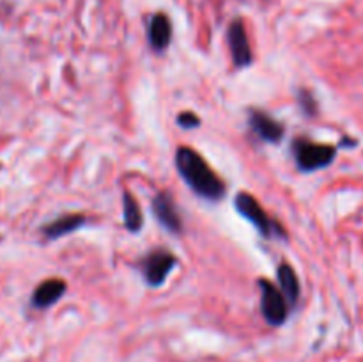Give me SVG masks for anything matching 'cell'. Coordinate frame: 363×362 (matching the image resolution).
<instances>
[{
  "instance_id": "obj_1",
  "label": "cell",
  "mask_w": 363,
  "mask_h": 362,
  "mask_svg": "<svg viewBox=\"0 0 363 362\" xmlns=\"http://www.w3.org/2000/svg\"><path fill=\"white\" fill-rule=\"evenodd\" d=\"M176 167L188 187L201 197L209 199V201H220L225 194V185L222 183V180L206 163V160L191 148L177 149Z\"/></svg>"
},
{
  "instance_id": "obj_2",
  "label": "cell",
  "mask_w": 363,
  "mask_h": 362,
  "mask_svg": "<svg viewBox=\"0 0 363 362\" xmlns=\"http://www.w3.org/2000/svg\"><path fill=\"white\" fill-rule=\"evenodd\" d=\"M294 160H296L298 169L303 172H312L328 167L335 160V148L328 144H315V142L298 138L293 144Z\"/></svg>"
},
{
  "instance_id": "obj_3",
  "label": "cell",
  "mask_w": 363,
  "mask_h": 362,
  "mask_svg": "<svg viewBox=\"0 0 363 362\" xmlns=\"http://www.w3.org/2000/svg\"><path fill=\"white\" fill-rule=\"evenodd\" d=\"M234 204H236L238 213L241 216L248 220L252 226H255V229L266 238H272V236H282L284 231L268 213L262 209V206L259 204L257 199L252 197L250 194L247 192H241V194L236 195L234 199Z\"/></svg>"
},
{
  "instance_id": "obj_4",
  "label": "cell",
  "mask_w": 363,
  "mask_h": 362,
  "mask_svg": "<svg viewBox=\"0 0 363 362\" xmlns=\"http://www.w3.org/2000/svg\"><path fill=\"white\" fill-rule=\"evenodd\" d=\"M261 287V311L266 322L273 327L282 325L289 314V302L284 297L282 291L275 284L261 279L259 283Z\"/></svg>"
},
{
  "instance_id": "obj_5",
  "label": "cell",
  "mask_w": 363,
  "mask_h": 362,
  "mask_svg": "<svg viewBox=\"0 0 363 362\" xmlns=\"http://www.w3.org/2000/svg\"><path fill=\"white\" fill-rule=\"evenodd\" d=\"M176 265V256L170 254L169 251H152L147 258L142 259L140 270L149 286L158 287L165 283V279Z\"/></svg>"
},
{
  "instance_id": "obj_6",
  "label": "cell",
  "mask_w": 363,
  "mask_h": 362,
  "mask_svg": "<svg viewBox=\"0 0 363 362\" xmlns=\"http://www.w3.org/2000/svg\"><path fill=\"white\" fill-rule=\"evenodd\" d=\"M227 41H229L230 53H233V60L238 67L250 66L252 64V50L250 43H248L247 28H245L243 21L234 20L230 23L229 31H227Z\"/></svg>"
},
{
  "instance_id": "obj_7",
  "label": "cell",
  "mask_w": 363,
  "mask_h": 362,
  "mask_svg": "<svg viewBox=\"0 0 363 362\" xmlns=\"http://www.w3.org/2000/svg\"><path fill=\"white\" fill-rule=\"evenodd\" d=\"M248 124L254 130V133L264 142L277 144L284 137L282 124L273 119L272 116H268V114L261 112V110H252L250 117H248Z\"/></svg>"
},
{
  "instance_id": "obj_8",
  "label": "cell",
  "mask_w": 363,
  "mask_h": 362,
  "mask_svg": "<svg viewBox=\"0 0 363 362\" xmlns=\"http://www.w3.org/2000/svg\"><path fill=\"white\" fill-rule=\"evenodd\" d=\"M152 212H155L156 219L162 224L165 229H169L170 233H181L183 229V222H181V216L177 213L176 204H174L170 194H158L152 201Z\"/></svg>"
},
{
  "instance_id": "obj_9",
  "label": "cell",
  "mask_w": 363,
  "mask_h": 362,
  "mask_svg": "<svg viewBox=\"0 0 363 362\" xmlns=\"http://www.w3.org/2000/svg\"><path fill=\"white\" fill-rule=\"evenodd\" d=\"M147 35L152 48L156 52H163L170 45V39H172V25H170L169 18L163 13L155 14L149 21Z\"/></svg>"
},
{
  "instance_id": "obj_10",
  "label": "cell",
  "mask_w": 363,
  "mask_h": 362,
  "mask_svg": "<svg viewBox=\"0 0 363 362\" xmlns=\"http://www.w3.org/2000/svg\"><path fill=\"white\" fill-rule=\"evenodd\" d=\"M66 291V283L60 279H48L45 283L39 284L35 287L34 295H32V305L38 309H46L50 305L55 304L57 300H60V297Z\"/></svg>"
},
{
  "instance_id": "obj_11",
  "label": "cell",
  "mask_w": 363,
  "mask_h": 362,
  "mask_svg": "<svg viewBox=\"0 0 363 362\" xmlns=\"http://www.w3.org/2000/svg\"><path fill=\"white\" fill-rule=\"evenodd\" d=\"M85 222V216L80 213H69V215H62L59 219H55L53 222H50L48 226L43 229L46 238L50 240H55V238L64 236V234H69L73 231L80 229Z\"/></svg>"
},
{
  "instance_id": "obj_12",
  "label": "cell",
  "mask_w": 363,
  "mask_h": 362,
  "mask_svg": "<svg viewBox=\"0 0 363 362\" xmlns=\"http://www.w3.org/2000/svg\"><path fill=\"white\" fill-rule=\"evenodd\" d=\"M277 279H279L280 291L287 298L289 305L296 304L300 300V280H298L294 270L287 263H282L277 270Z\"/></svg>"
},
{
  "instance_id": "obj_13",
  "label": "cell",
  "mask_w": 363,
  "mask_h": 362,
  "mask_svg": "<svg viewBox=\"0 0 363 362\" xmlns=\"http://www.w3.org/2000/svg\"><path fill=\"white\" fill-rule=\"evenodd\" d=\"M124 226L130 233H138L142 229V212L138 208V202L135 201L130 192H124Z\"/></svg>"
},
{
  "instance_id": "obj_14",
  "label": "cell",
  "mask_w": 363,
  "mask_h": 362,
  "mask_svg": "<svg viewBox=\"0 0 363 362\" xmlns=\"http://www.w3.org/2000/svg\"><path fill=\"white\" fill-rule=\"evenodd\" d=\"M298 99H300V105H301V109L305 110V114H312V116H314V114H315L314 96H312L311 92H307V91H300V96H298Z\"/></svg>"
},
{
  "instance_id": "obj_15",
  "label": "cell",
  "mask_w": 363,
  "mask_h": 362,
  "mask_svg": "<svg viewBox=\"0 0 363 362\" xmlns=\"http://www.w3.org/2000/svg\"><path fill=\"white\" fill-rule=\"evenodd\" d=\"M177 123H179V126L186 128V130H190V128H197L199 123H201V119H199L195 114L191 112H183L179 117H177Z\"/></svg>"
}]
</instances>
